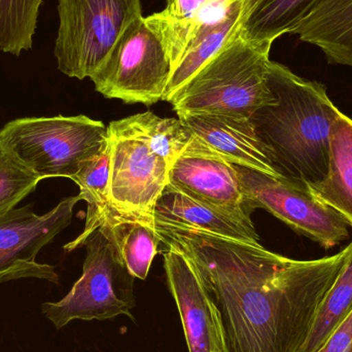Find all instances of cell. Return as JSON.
<instances>
[{"label": "cell", "mask_w": 352, "mask_h": 352, "mask_svg": "<svg viewBox=\"0 0 352 352\" xmlns=\"http://www.w3.org/2000/svg\"><path fill=\"white\" fill-rule=\"evenodd\" d=\"M161 244L194 265L214 306L223 352H298L351 244L334 256L298 261L258 243L155 223Z\"/></svg>", "instance_id": "6da1fadb"}, {"label": "cell", "mask_w": 352, "mask_h": 352, "mask_svg": "<svg viewBox=\"0 0 352 352\" xmlns=\"http://www.w3.org/2000/svg\"><path fill=\"white\" fill-rule=\"evenodd\" d=\"M268 82L275 103L250 118L281 177L309 188L326 177L330 162L331 128L340 113L327 88L270 62Z\"/></svg>", "instance_id": "7a4b0ae2"}, {"label": "cell", "mask_w": 352, "mask_h": 352, "mask_svg": "<svg viewBox=\"0 0 352 352\" xmlns=\"http://www.w3.org/2000/svg\"><path fill=\"white\" fill-rule=\"evenodd\" d=\"M272 45L246 38L242 30L169 101L177 117L208 113L250 119L274 104L268 82Z\"/></svg>", "instance_id": "3957f363"}, {"label": "cell", "mask_w": 352, "mask_h": 352, "mask_svg": "<svg viewBox=\"0 0 352 352\" xmlns=\"http://www.w3.org/2000/svg\"><path fill=\"white\" fill-rule=\"evenodd\" d=\"M107 140V126L82 115L21 118L0 130V146L41 179H72Z\"/></svg>", "instance_id": "277c9868"}, {"label": "cell", "mask_w": 352, "mask_h": 352, "mask_svg": "<svg viewBox=\"0 0 352 352\" xmlns=\"http://www.w3.org/2000/svg\"><path fill=\"white\" fill-rule=\"evenodd\" d=\"M58 69L78 80L103 65L130 24L142 16L140 0H58Z\"/></svg>", "instance_id": "5b68a950"}, {"label": "cell", "mask_w": 352, "mask_h": 352, "mask_svg": "<svg viewBox=\"0 0 352 352\" xmlns=\"http://www.w3.org/2000/svg\"><path fill=\"white\" fill-rule=\"evenodd\" d=\"M85 246L82 276L60 301L41 305L43 316L57 329L74 320H107L119 316L133 320L134 277L120 260L115 245L99 228Z\"/></svg>", "instance_id": "8992f818"}, {"label": "cell", "mask_w": 352, "mask_h": 352, "mask_svg": "<svg viewBox=\"0 0 352 352\" xmlns=\"http://www.w3.org/2000/svg\"><path fill=\"white\" fill-rule=\"evenodd\" d=\"M173 72L162 41L142 16L128 26L90 80L107 98L153 105L163 100Z\"/></svg>", "instance_id": "52a82bcc"}, {"label": "cell", "mask_w": 352, "mask_h": 352, "mask_svg": "<svg viewBox=\"0 0 352 352\" xmlns=\"http://www.w3.org/2000/svg\"><path fill=\"white\" fill-rule=\"evenodd\" d=\"M111 142L109 199L122 213L154 217L157 201L168 184L169 166L128 118L107 127Z\"/></svg>", "instance_id": "ba28073f"}, {"label": "cell", "mask_w": 352, "mask_h": 352, "mask_svg": "<svg viewBox=\"0 0 352 352\" xmlns=\"http://www.w3.org/2000/svg\"><path fill=\"white\" fill-rule=\"evenodd\" d=\"M235 167L254 209L269 211L294 231L307 236L327 250L349 238V223L309 188L246 167Z\"/></svg>", "instance_id": "9c48e42d"}, {"label": "cell", "mask_w": 352, "mask_h": 352, "mask_svg": "<svg viewBox=\"0 0 352 352\" xmlns=\"http://www.w3.org/2000/svg\"><path fill=\"white\" fill-rule=\"evenodd\" d=\"M78 201V195L67 197L41 215L31 204L0 215V283L26 278L59 283L55 267L37 262L36 256L70 225Z\"/></svg>", "instance_id": "30bf717a"}, {"label": "cell", "mask_w": 352, "mask_h": 352, "mask_svg": "<svg viewBox=\"0 0 352 352\" xmlns=\"http://www.w3.org/2000/svg\"><path fill=\"white\" fill-rule=\"evenodd\" d=\"M168 186L245 223H254L252 213L256 209L244 190L235 164L194 134L169 168Z\"/></svg>", "instance_id": "8fae6325"}, {"label": "cell", "mask_w": 352, "mask_h": 352, "mask_svg": "<svg viewBox=\"0 0 352 352\" xmlns=\"http://www.w3.org/2000/svg\"><path fill=\"white\" fill-rule=\"evenodd\" d=\"M164 268L188 352H223L219 316L194 265L179 250L165 246Z\"/></svg>", "instance_id": "7c38bea8"}, {"label": "cell", "mask_w": 352, "mask_h": 352, "mask_svg": "<svg viewBox=\"0 0 352 352\" xmlns=\"http://www.w3.org/2000/svg\"><path fill=\"white\" fill-rule=\"evenodd\" d=\"M184 125L209 148L238 166L283 178L250 119L208 113L178 116ZM285 179V178H283Z\"/></svg>", "instance_id": "4fadbf2b"}, {"label": "cell", "mask_w": 352, "mask_h": 352, "mask_svg": "<svg viewBox=\"0 0 352 352\" xmlns=\"http://www.w3.org/2000/svg\"><path fill=\"white\" fill-rule=\"evenodd\" d=\"M241 1L166 0L164 10L144 16V20L162 41L175 72L195 36L203 29L223 22Z\"/></svg>", "instance_id": "5bb4252c"}, {"label": "cell", "mask_w": 352, "mask_h": 352, "mask_svg": "<svg viewBox=\"0 0 352 352\" xmlns=\"http://www.w3.org/2000/svg\"><path fill=\"white\" fill-rule=\"evenodd\" d=\"M156 225L192 229L230 239L258 243L254 223L190 198L167 184L154 209Z\"/></svg>", "instance_id": "9a60e30c"}, {"label": "cell", "mask_w": 352, "mask_h": 352, "mask_svg": "<svg viewBox=\"0 0 352 352\" xmlns=\"http://www.w3.org/2000/svg\"><path fill=\"white\" fill-rule=\"evenodd\" d=\"M331 64L352 67V0H320L292 31Z\"/></svg>", "instance_id": "2e32d148"}, {"label": "cell", "mask_w": 352, "mask_h": 352, "mask_svg": "<svg viewBox=\"0 0 352 352\" xmlns=\"http://www.w3.org/2000/svg\"><path fill=\"white\" fill-rule=\"evenodd\" d=\"M100 229L115 245L130 275L146 280L161 244L154 217L122 213L113 207Z\"/></svg>", "instance_id": "e0dca14e"}, {"label": "cell", "mask_w": 352, "mask_h": 352, "mask_svg": "<svg viewBox=\"0 0 352 352\" xmlns=\"http://www.w3.org/2000/svg\"><path fill=\"white\" fill-rule=\"evenodd\" d=\"M309 188L352 227V119L342 111L331 128L328 173Z\"/></svg>", "instance_id": "ac0fdd59"}, {"label": "cell", "mask_w": 352, "mask_h": 352, "mask_svg": "<svg viewBox=\"0 0 352 352\" xmlns=\"http://www.w3.org/2000/svg\"><path fill=\"white\" fill-rule=\"evenodd\" d=\"M258 1L242 0L226 20L203 29L195 36L171 76L163 101L169 102L213 56L243 30L246 19Z\"/></svg>", "instance_id": "d6986e66"}, {"label": "cell", "mask_w": 352, "mask_h": 352, "mask_svg": "<svg viewBox=\"0 0 352 352\" xmlns=\"http://www.w3.org/2000/svg\"><path fill=\"white\" fill-rule=\"evenodd\" d=\"M109 175H111V142H105L98 154L87 161L72 180L80 188V200L88 205L84 231L74 241L64 245V250L74 252L82 248L97 229L104 223L113 210L109 199Z\"/></svg>", "instance_id": "ffe728a7"}, {"label": "cell", "mask_w": 352, "mask_h": 352, "mask_svg": "<svg viewBox=\"0 0 352 352\" xmlns=\"http://www.w3.org/2000/svg\"><path fill=\"white\" fill-rule=\"evenodd\" d=\"M320 0H258L248 14L243 35L252 41L273 43L289 33Z\"/></svg>", "instance_id": "44dd1931"}, {"label": "cell", "mask_w": 352, "mask_h": 352, "mask_svg": "<svg viewBox=\"0 0 352 352\" xmlns=\"http://www.w3.org/2000/svg\"><path fill=\"white\" fill-rule=\"evenodd\" d=\"M351 244V252L322 302L307 339L298 352L318 351L352 312V242Z\"/></svg>", "instance_id": "7402d4cb"}, {"label": "cell", "mask_w": 352, "mask_h": 352, "mask_svg": "<svg viewBox=\"0 0 352 352\" xmlns=\"http://www.w3.org/2000/svg\"><path fill=\"white\" fill-rule=\"evenodd\" d=\"M43 0H0V51L18 56L32 47Z\"/></svg>", "instance_id": "603a6c76"}, {"label": "cell", "mask_w": 352, "mask_h": 352, "mask_svg": "<svg viewBox=\"0 0 352 352\" xmlns=\"http://www.w3.org/2000/svg\"><path fill=\"white\" fill-rule=\"evenodd\" d=\"M146 144L171 166L182 154L192 134L179 118H160L151 111L128 117Z\"/></svg>", "instance_id": "cb8c5ba5"}, {"label": "cell", "mask_w": 352, "mask_h": 352, "mask_svg": "<svg viewBox=\"0 0 352 352\" xmlns=\"http://www.w3.org/2000/svg\"><path fill=\"white\" fill-rule=\"evenodd\" d=\"M41 180L0 146V215L18 206Z\"/></svg>", "instance_id": "d4e9b609"}, {"label": "cell", "mask_w": 352, "mask_h": 352, "mask_svg": "<svg viewBox=\"0 0 352 352\" xmlns=\"http://www.w3.org/2000/svg\"><path fill=\"white\" fill-rule=\"evenodd\" d=\"M316 352H352V312Z\"/></svg>", "instance_id": "484cf974"}]
</instances>
